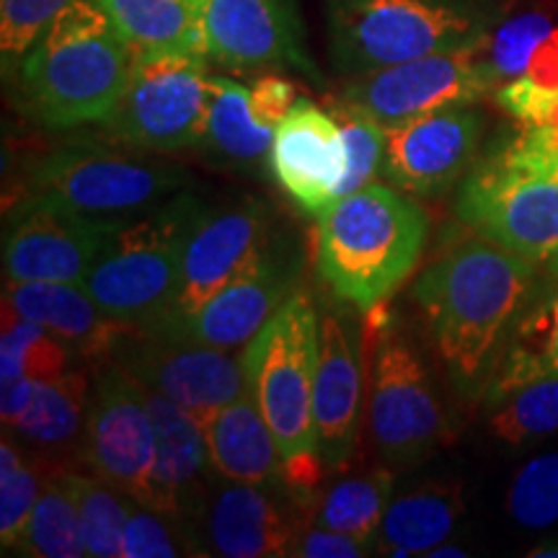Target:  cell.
Masks as SVG:
<instances>
[{
	"label": "cell",
	"instance_id": "obj_24",
	"mask_svg": "<svg viewBox=\"0 0 558 558\" xmlns=\"http://www.w3.org/2000/svg\"><path fill=\"white\" fill-rule=\"evenodd\" d=\"M541 378H558V271L538 288L509 326L484 390V407H499L514 390Z\"/></svg>",
	"mask_w": 558,
	"mask_h": 558
},
{
	"label": "cell",
	"instance_id": "obj_29",
	"mask_svg": "<svg viewBox=\"0 0 558 558\" xmlns=\"http://www.w3.org/2000/svg\"><path fill=\"white\" fill-rule=\"evenodd\" d=\"M393 476L390 471H369L341 478L318 501L313 525L347 533L375 548L383 514L390 505Z\"/></svg>",
	"mask_w": 558,
	"mask_h": 558
},
{
	"label": "cell",
	"instance_id": "obj_21",
	"mask_svg": "<svg viewBox=\"0 0 558 558\" xmlns=\"http://www.w3.org/2000/svg\"><path fill=\"white\" fill-rule=\"evenodd\" d=\"M284 492L288 488L243 481H228L218 488L202 512L209 554L226 558L288 556L300 527L292 507L279 499Z\"/></svg>",
	"mask_w": 558,
	"mask_h": 558
},
{
	"label": "cell",
	"instance_id": "obj_22",
	"mask_svg": "<svg viewBox=\"0 0 558 558\" xmlns=\"http://www.w3.org/2000/svg\"><path fill=\"white\" fill-rule=\"evenodd\" d=\"M145 399L156 429L153 509L177 525L205 512V478L213 469L207 435L190 411L166 396L145 388Z\"/></svg>",
	"mask_w": 558,
	"mask_h": 558
},
{
	"label": "cell",
	"instance_id": "obj_9",
	"mask_svg": "<svg viewBox=\"0 0 558 558\" xmlns=\"http://www.w3.org/2000/svg\"><path fill=\"white\" fill-rule=\"evenodd\" d=\"M29 192L94 218L128 220L184 184V173L96 145H65L29 169Z\"/></svg>",
	"mask_w": 558,
	"mask_h": 558
},
{
	"label": "cell",
	"instance_id": "obj_30",
	"mask_svg": "<svg viewBox=\"0 0 558 558\" xmlns=\"http://www.w3.org/2000/svg\"><path fill=\"white\" fill-rule=\"evenodd\" d=\"M86 403V378L81 373H62L58 378L34 380L29 407L13 424V432H19L34 445L58 448L78 435Z\"/></svg>",
	"mask_w": 558,
	"mask_h": 558
},
{
	"label": "cell",
	"instance_id": "obj_8",
	"mask_svg": "<svg viewBox=\"0 0 558 558\" xmlns=\"http://www.w3.org/2000/svg\"><path fill=\"white\" fill-rule=\"evenodd\" d=\"M207 58L179 52H135L120 104L104 128L140 150H184L205 145L213 75Z\"/></svg>",
	"mask_w": 558,
	"mask_h": 558
},
{
	"label": "cell",
	"instance_id": "obj_32",
	"mask_svg": "<svg viewBox=\"0 0 558 558\" xmlns=\"http://www.w3.org/2000/svg\"><path fill=\"white\" fill-rule=\"evenodd\" d=\"M16 554L34 558H81L86 556L78 507L60 476L41 488L29 527Z\"/></svg>",
	"mask_w": 558,
	"mask_h": 558
},
{
	"label": "cell",
	"instance_id": "obj_10",
	"mask_svg": "<svg viewBox=\"0 0 558 558\" xmlns=\"http://www.w3.org/2000/svg\"><path fill=\"white\" fill-rule=\"evenodd\" d=\"M488 37L463 50L427 54L401 65L352 75L341 96L373 114L383 128L429 111L471 107L501 83L488 62Z\"/></svg>",
	"mask_w": 558,
	"mask_h": 558
},
{
	"label": "cell",
	"instance_id": "obj_31",
	"mask_svg": "<svg viewBox=\"0 0 558 558\" xmlns=\"http://www.w3.org/2000/svg\"><path fill=\"white\" fill-rule=\"evenodd\" d=\"M62 486L68 488L78 507L86 556L117 558L122 556V535L128 525L132 499L111 486L109 481L81 476V473H60Z\"/></svg>",
	"mask_w": 558,
	"mask_h": 558
},
{
	"label": "cell",
	"instance_id": "obj_11",
	"mask_svg": "<svg viewBox=\"0 0 558 558\" xmlns=\"http://www.w3.org/2000/svg\"><path fill=\"white\" fill-rule=\"evenodd\" d=\"M375 341L369 432L393 463L427 458L445 435V414L414 344L388 324Z\"/></svg>",
	"mask_w": 558,
	"mask_h": 558
},
{
	"label": "cell",
	"instance_id": "obj_41",
	"mask_svg": "<svg viewBox=\"0 0 558 558\" xmlns=\"http://www.w3.org/2000/svg\"><path fill=\"white\" fill-rule=\"evenodd\" d=\"M369 546L347 533H337V530L311 525L300 527L295 541H292L290 554L298 558H360L367 556Z\"/></svg>",
	"mask_w": 558,
	"mask_h": 558
},
{
	"label": "cell",
	"instance_id": "obj_1",
	"mask_svg": "<svg viewBox=\"0 0 558 558\" xmlns=\"http://www.w3.org/2000/svg\"><path fill=\"white\" fill-rule=\"evenodd\" d=\"M543 271L497 243L463 241L416 279L439 360L465 399H481L509 326L538 288Z\"/></svg>",
	"mask_w": 558,
	"mask_h": 558
},
{
	"label": "cell",
	"instance_id": "obj_5",
	"mask_svg": "<svg viewBox=\"0 0 558 558\" xmlns=\"http://www.w3.org/2000/svg\"><path fill=\"white\" fill-rule=\"evenodd\" d=\"M318 333L316 303L298 288L241 354L246 388L277 439L284 484L295 499L308 497L326 473L313 429Z\"/></svg>",
	"mask_w": 558,
	"mask_h": 558
},
{
	"label": "cell",
	"instance_id": "obj_28",
	"mask_svg": "<svg viewBox=\"0 0 558 558\" xmlns=\"http://www.w3.org/2000/svg\"><path fill=\"white\" fill-rule=\"evenodd\" d=\"M275 130L262 124L251 109V88L241 83L213 75V96H209V120L205 145L215 156L243 169L262 166L269 160Z\"/></svg>",
	"mask_w": 558,
	"mask_h": 558
},
{
	"label": "cell",
	"instance_id": "obj_27",
	"mask_svg": "<svg viewBox=\"0 0 558 558\" xmlns=\"http://www.w3.org/2000/svg\"><path fill=\"white\" fill-rule=\"evenodd\" d=\"M458 492L442 486L416 488L399 499H390L383 514L375 548L386 556H427L432 548L448 541L460 518Z\"/></svg>",
	"mask_w": 558,
	"mask_h": 558
},
{
	"label": "cell",
	"instance_id": "obj_20",
	"mask_svg": "<svg viewBox=\"0 0 558 558\" xmlns=\"http://www.w3.org/2000/svg\"><path fill=\"white\" fill-rule=\"evenodd\" d=\"M318 367L313 383V429L326 471H337L357 442L362 360L354 329L337 311L320 313Z\"/></svg>",
	"mask_w": 558,
	"mask_h": 558
},
{
	"label": "cell",
	"instance_id": "obj_13",
	"mask_svg": "<svg viewBox=\"0 0 558 558\" xmlns=\"http://www.w3.org/2000/svg\"><path fill=\"white\" fill-rule=\"evenodd\" d=\"M86 460L96 476L153 507L156 429L145 386L122 365L104 369L88 396Z\"/></svg>",
	"mask_w": 558,
	"mask_h": 558
},
{
	"label": "cell",
	"instance_id": "obj_12",
	"mask_svg": "<svg viewBox=\"0 0 558 558\" xmlns=\"http://www.w3.org/2000/svg\"><path fill=\"white\" fill-rule=\"evenodd\" d=\"M122 220L94 218L62 202L29 192L5 220V282H75L99 259L109 233Z\"/></svg>",
	"mask_w": 558,
	"mask_h": 558
},
{
	"label": "cell",
	"instance_id": "obj_15",
	"mask_svg": "<svg viewBox=\"0 0 558 558\" xmlns=\"http://www.w3.org/2000/svg\"><path fill=\"white\" fill-rule=\"evenodd\" d=\"M120 365L205 424L246 390L243 360L228 349L140 331L122 344Z\"/></svg>",
	"mask_w": 558,
	"mask_h": 558
},
{
	"label": "cell",
	"instance_id": "obj_4",
	"mask_svg": "<svg viewBox=\"0 0 558 558\" xmlns=\"http://www.w3.org/2000/svg\"><path fill=\"white\" fill-rule=\"evenodd\" d=\"M456 215L481 239L558 271V143L541 128L499 137L460 181Z\"/></svg>",
	"mask_w": 558,
	"mask_h": 558
},
{
	"label": "cell",
	"instance_id": "obj_3",
	"mask_svg": "<svg viewBox=\"0 0 558 558\" xmlns=\"http://www.w3.org/2000/svg\"><path fill=\"white\" fill-rule=\"evenodd\" d=\"M429 235L416 199L390 184L362 186L333 199L316 218V267L331 295L367 313L411 277Z\"/></svg>",
	"mask_w": 558,
	"mask_h": 558
},
{
	"label": "cell",
	"instance_id": "obj_33",
	"mask_svg": "<svg viewBox=\"0 0 558 558\" xmlns=\"http://www.w3.org/2000/svg\"><path fill=\"white\" fill-rule=\"evenodd\" d=\"M70 349L62 341L34 324L13 316L3 308V337H0V380H47L68 373Z\"/></svg>",
	"mask_w": 558,
	"mask_h": 558
},
{
	"label": "cell",
	"instance_id": "obj_2",
	"mask_svg": "<svg viewBox=\"0 0 558 558\" xmlns=\"http://www.w3.org/2000/svg\"><path fill=\"white\" fill-rule=\"evenodd\" d=\"M135 50L94 0H73L19 65L21 104L52 130L107 122L128 88Z\"/></svg>",
	"mask_w": 558,
	"mask_h": 558
},
{
	"label": "cell",
	"instance_id": "obj_26",
	"mask_svg": "<svg viewBox=\"0 0 558 558\" xmlns=\"http://www.w3.org/2000/svg\"><path fill=\"white\" fill-rule=\"evenodd\" d=\"M135 52H179L207 58L202 0H94Z\"/></svg>",
	"mask_w": 558,
	"mask_h": 558
},
{
	"label": "cell",
	"instance_id": "obj_40",
	"mask_svg": "<svg viewBox=\"0 0 558 558\" xmlns=\"http://www.w3.org/2000/svg\"><path fill=\"white\" fill-rule=\"evenodd\" d=\"M173 520L158 509L132 499L122 535V558H173L181 556V541L173 535Z\"/></svg>",
	"mask_w": 558,
	"mask_h": 558
},
{
	"label": "cell",
	"instance_id": "obj_34",
	"mask_svg": "<svg viewBox=\"0 0 558 558\" xmlns=\"http://www.w3.org/2000/svg\"><path fill=\"white\" fill-rule=\"evenodd\" d=\"M488 432L501 442L522 448L558 432V378L527 383L488 409Z\"/></svg>",
	"mask_w": 558,
	"mask_h": 558
},
{
	"label": "cell",
	"instance_id": "obj_25",
	"mask_svg": "<svg viewBox=\"0 0 558 558\" xmlns=\"http://www.w3.org/2000/svg\"><path fill=\"white\" fill-rule=\"evenodd\" d=\"M205 435L213 471L226 481L288 488L277 439L248 388L209 418Z\"/></svg>",
	"mask_w": 558,
	"mask_h": 558
},
{
	"label": "cell",
	"instance_id": "obj_7",
	"mask_svg": "<svg viewBox=\"0 0 558 558\" xmlns=\"http://www.w3.org/2000/svg\"><path fill=\"white\" fill-rule=\"evenodd\" d=\"M494 19L481 0H326L331 60L349 75L463 50Z\"/></svg>",
	"mask_w": 558,
	"mask_h": 558
},
{
	"label": "cell",
	"instance_id": "obj_35",
	"mask_svg": "<svg viewBox=\"0 0 558 558\" xmlns=\"http://www.w3.org/2000/svg\"><path fill=\"white\" fill-rule=\"evenodd\" d=\"M326 111L337 120L347 143L349 171L341 186V197H344L349 192L373 184V179L380 173L383 156H386V128L357 104L347 101L344 96L331 99Z\"/></svg>",
	"mask_w": 558,
	"mask_h": 558
},
{
	"label": "cell",
	"instance_id": "obj_16",
	"mask_svg": "<svg viewBox=\"0 0 558 558\" xmlns=\"http://www.w3.org/2000/svg\"><path fill=\"white\" fill-rule=\"evenodd\" d=\"M207 58L233 70L295 68L320 83L298 0H202Z\"/></svg>",
	"mask_w": 558,
	"mask_h": 558
},
{
	"label": "cell",
	"instance_id": "obj_43",
	"mask_svg": "<svg viewBox=\"0 0 558 558\" xmlns=\"http://www.w3.org/2000/svg\"><path fill=\"white\" fill-rule=\"evenodd\" d=\"M427 556H429V558H450V556L463 558V556H465V550H463V548H458V546H445V543H439V546H437V548H432Z\"/></svg>",
	"mask_w": 558,
	"mask_h": 558
},
{
	"label": "cell",
	"instance_id": "obj_18",
	"mask_svg": "<svg viewBox=\"0 0 558 558\" xmlns=\"http://www.w3.org/2000/svg\"><path fill=\"white\" fill-rule=\"evenodd\" d=\"M267 163L292 205L318 218L341 197L349 171L344 135L329 111L308 99H298L275 128Z\"/></svg>",
	"mask_w": 558,
	"mask_h": 558
},
{
	"label": "cell",
	"instance_id": "obj_36",
	"mask_svg": "<svg viewBox=\"0 0 558 558\" xmlns=\"http://www.w3.org/2000/svg\"><path fill=\"white\" fill-rule=\"evenodd\" d=\"M507 512L518 525L543 530L558 522V452L527 460L507 494Z\"/></svg>",
	"mask_w": 558,
	"mask_h": 558
},
{
	"label": "cell",
	"instance_id": "obj_19",
	"mask_svg": "<svg viewBox=\"0 0 558 558\" xmlns=\"http://www.w3.org/2000/svg\"><path fill=\"white\" fill-rule=\"evenodd\" d=\"M298 277L300 259L288 243L275 239L241 277L222 288L181 329L166 337L197 341L228 352L243 349L288 303V298L298 290Z\"/></svg>",
	"mask_w": 558,
	"mask_h": 558
},
{
	"label": "cell",
	"instance_id": "obj_37",
	"mask_svg": "<svg viewBox=\"0 0 558 558\" xmlns=\"http://www.w3.org/2000/svg\"><path fill=\"white\" fill-rule=\"evenodd\" d=\"M39 478L21 463L9 439L0 442V543L3 550H19L39 499Z\"/></svg>",
	"mask_w": 558,
	"mask_h": 558
},
{
	"label": "cell",
	"instance_id": "obj_39",
	"mask_svg": "<svg viewBox=\"0 0 558 558\" xmlns=\"http://www.w3.org/2000/svg\"><path fill=\"white\" fill-rule=\"evenodd\" d=\"M554 32V24L543 13H525V16L507 21L494 37H488L486 54L499 81H512L525 75L535 52L541 50L543 41L550 39Z\"/></svg>",
	"mask_w": 558,
	"mask_h": 558
},
{
	"label": "cell",
	"instance_id": "obj_6",
	"mask_svg": "<svg viewBox=\"0 0 558 558\" xmlns=\"http://www.w3.org/2000/svg\"><path fill=\"white\" fill-rule=\"evenodd\" d=\"M207 207L194 194H177L109 233L83 288L107 316L158 331L179 290L186 246Z\"/></svg>",
	"mask_w": 558,
	"mask_h": 558
},
{
	"label": "cell",
	"instance_id": "obj_42",
	"mask_svg": "<svg viewBox=\"0 0 558 558\" xmlns=\"http://www.w3.org/2000/svg\"><path fill=\"white\" fill-rule=\"evenodd\" d=\"M295 101V86L290 81L279 78V75H262L254 83V88H251V109H254V117L271 130L288 117V111Z\"/></svg>",
	"mask_w": 558,
	"mask_h": 558
},
{
	"label": "cell",
	"instance_id": "obj_17",
	"mask_svg": "<svg viewBox=\"0 0 558 558\" xmlns=\"http://www.w3.org/2000/svg\"><path fill=\"white\" fill-rule=\"evenodd\" d=\"M484 135V117L450 107L386 128L380 177L396 190L435 197L469 173Z\"/></svg>",
	"mask_w": 558,
	"mask_h": 558
},
{
	"label": "cell",
	"instance_id": "obj_38",
	"mask_svg": "<svg viewBox=\"0 0 558 558\" xmlns=\"http://www.w3.org/2000/svg\"><path fill=\"white\" fill-rule=\"evenodd\" d=\"M73 0H3L0 3V58L3 70L19 68L52 19Z\"/></svg>",
	"mask_w": 558,
	"mask_h": 558
},
{
	"label": "cell",
	"instance_id": "obj_14",
	"mask_svg": "<svg viewBox=\"0 0 558 558\" xmlns=\"http://www.w3.org/2000/svg\"><path fill=\"white\" fill-rule=\"evenodd\" d=\"M271 241H275L271 215L262 202L243 199L226 209H207L186 246L169 318L158 331L148 333H171L181 329L222 288H228L235 277H241L259 259Z\"/></svg>",
	"mask_w": 558,
	"mask_h": 558
},
{
	"label": "cell",
	"instance_id": "obj_23",
	"mask_svg": "<svg viewBox=\"0 0 558 558\" xmlns=\"http://www.w3.org/2000/svg\"><path fill=\"white\" fill-rule=\"evenodd\" d=\"M3 308L54 333L70 354L99 357L122 349L140 333L135 326L107 316L83 284L75 282H5Z\"/></svg>",
	"mask_w": 558,
	"mask_h": 558
}]
</instances>
